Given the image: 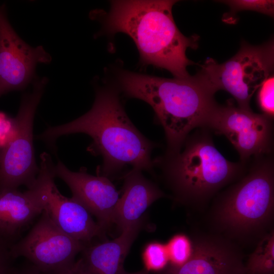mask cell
I'll list each match as a JSON object with an SVG mask.
<instances>
[{
    "label": "cell",
    "mask_w": 274,
    "mask_h": 274,
    "mask_svg": "<svg viewBox=\"0 0 274 274\" xmlns=\"http://www.w3.org/2000/svg\"><path fill=\"white\" fill-rule=\"evenodd\" d=\"M54 173L55 177L61 179L68 186L72 197L96 218L97 223L105 232L113 224L119 198V193L110 179L89 174L85 168L73 172L60 160L55 164Z\"/></svg>",
    "instance_id": "7c38bea8"
},
{
    "label": "cell",
    "mask_w": 274,
    "mask_h": 274,
    "mask_svg": "<svg viewBox=\"0 0 274 274\" xmlns=\"http://www.w3.org/2000/svg\"><path fill=\"white\" fill-rule=\"evenodd\" d=\"M272 119L252 110L235 106L229 102L217 104L205 128L225 135L238 153L241 161L251 157L269 155L272 146Z\"/></svg>",
    "instance_id": "9c48e42d"
},
{
    "label": "cell",
    "mask_w": 274,
    "mask_h": 274,
    "mask_svg": "<svg viewBox=\"0 0 274 274\" xmlns=\"http://www.w3.org/2000/svg\"><path fill=\"white\" fill-rule=\"evenodd\" d=\"M77 133L89 135L93 142L88 151L102 158L97 175L109 179L129 165L154 173L151 153L158 145L143 135L131 122L121 104L118 88H97L88 112L67 123L48 127L37 139L55 151L59 137Z\"/></svg>",
    "instance_id": "6da1fadb"
},
{
    "label": "cell",
    "mask_w": 274,
    "mask_h": 274,
    "mask_svg": "<svg viewBox=\"0 0 274 274\" xmlns=\"http://www.w3.org/2000/svg\"><path fill=\"white\" fill-rule=\"evenodd\" d=\"M141 227L142 222L122 230L113 240L87 244L81 258L88 274H119Z\"/></svg>",
    "instance_id": "2e32d148"
},
{
    "label": "cell",
    "mask_w": 274,
    "mask_h": 274,
    "mask_svg": "<svg viewBox=\"0 0 274 274\" xmlns=\"http://www.w3.org/2000/svg\"><path fill=\"white\" fill-rule=\"evenodd\" d=\"M62 274H88L82 259L80 258Z\"/></svg>",
    "instance_id": "7402d4cb"
},
{
    "label": "cell",
    "mask_w": 274,
    "mask_h": 274,
    "mask_svg": "<svg viewBox=\"0 0 274 274\" xmlns=\"http://www.w3.org/2000/svg\"><path fill=\"white\" fill-rule=\"evenodd\" d=\"M273 67L272 41L260 46L243 42L231 58L222 63L209 59L197 73L215 93L224 90L234 97L238 107L250 110L251 97L269 77Z\"/></svg>",
    "instance_id": "8992f818"
},
{
    "label": "cell",
    "mask_w": 274,
    "mask_h": 274,
    "mask_svg": "<svg viewBox=\"0 0 274 274\" xmlns=\"http://www.w3.org/2000/svg\"><path fill=\"white\" fill-rule=\"evenodd\" d=\"M16 274H42L34 265L26 261L21 267L17 268Z\"/></svg>",
    "instance_id": "603a6c76"
},
{
    "label": "cell",
    "mask_w": 274,
    "mask_h": 274,
    "mask_svg": "<svg viewBox=\"0 0 274 274\" xmlns=\"http://www.w3.org/2000/svg\"><path fill=\"white\" fill-rule=\"evenodd\" d=\"M142 257L144 269L149 273H159L169 264L166 244L158 242L148 244L143 250Z\"/></svg>",
    "instance_id": "ac0fdd59"
},
{
    "label": "cell",
    "mask_w": 274,
    "mask_h": 274,
    "mask_svg": "<svg viewBox=\"0 0 274 274\" xmlns=\"http://www.w3.org/2000/svg\"><path fill=\"white\" fill-rule=\"evenodd\" d=\"M52 60L43 47H32L25 42L10 23L4 6H0V97L22 90L32 82L38 63Z\"/></svg>",
    "instance_id": "8fae6325"
},
{
    "label": "cell",
    "mask_w": 274,
    "mask_h": 274,
    "mask_svg": "<svg viewBox=\"0 0 274 274\" xmlns=\"http://www.w3.org/2000/svg\"><path fill=\"white\" fill-rule=\"evenodd\" d=\"M117 78L125 95L143 100L153 109L165 132L166 154L179 152L192 130L204 128L217 105L215 93L198 73L168 79L121 71Z\"/></svg>",
    "instance_id": "3957f363"
},
{
    "label": "cell",
    "mask_w": 274,
    "mask_h": 274,
    "mask_svg": "<svg viewBox=\"0 0 274 274\" xmlns=\"http://www.w3.org/2000/svg\"><path fill=\"white\" fill-rule=\"evenodd\" d=\"M177 1H112L108 12L92 11V18L100 19L102 31L129 36L140 54V62L169 71L176 78H186L188 48L198 47L199 37H187L174 21L172 8Z\"/></svg>",
    "instance_id": "7a4b0ae2"
},
{
    "label": "cell",
    "mask_w": 274,
    "mask_h": 274,
    "mask_svg": "<svg viewBox=\"0 0 274 274\" xmlns=\"http://www.w3.org/2000/svg\"><path fill=\"white\" fill-rule=\"evenodd\" d=\"M189 260L178 267L167 266L157 274H245L238 249L229 239L216 235H199L193 239Z\"/></svg>",
    "instance_id": "4fadbf2b"
},
{
    "label": "cell",
    "mask_w": 274,
    "mask_h": 274,
    "mask_svg": "<svg viewBox=\"0 0 274 274\" xmlns=\"http://www.w3.org/2000/svg\"><path fill=\"white\" fill-rule=\"evenodd\" d=\"M123 176V194L119 198L113 219V223L121 231L142 222V216L148 208L165 196L140 170L131 168Z\"/></svg>",
    "instance_id": "9a60e30c"
},
{
    "label": "cell",
    "mask_w": 274,
    "mask_h": 274,
    "mask_svg": "<svg viewBox=\"0 0 274 274\" xmlns=\"http://www.w3.org/2000/svg\"><path fill=\"white\" fill-rule=\"evenodd\" d=\"M257 101L263 114L273 119L274 114V78L266 79L258 88Z\"/></svg>",
    "instance_id": "44dd1931"
},
{
    "label": "cell",
    "mask_w": 274,
    "mask_h": 274,
    "mask_svg": "<svg viewBox=\"0 0 274 274\" xmlns=\"http://www.w3.org/2000/svg\"><path fill=\"white\" fill-rule=\"evenodd\" d=\"M87 244L60 229L43 211L28 233L11 246L15 258H24L42 274H62Z\"/></svg>",
    "instance_id": "ba28073f"
},
{
    "label": "cell",
    "mask_w": 274,
    "mask_h": 274,
    "mask_svg": "<svg viewBox=\"0 0 274 274\" xmlns=\"http://www.w3.org/2000/svg\"><path fill=\"white\" fill-rule=\"evenodd\" d=\"M119 274H150V273L145 270L144 269L138 272H128L126 271L124 268H123Z\"/></svg>",
    "instance_id": "cb8c5ba5"
},
{
    "label": "cell",
    "mask_w": 274,
    "mask_h": 274,
    "mask_svg": "<svg viewBox=\"0 0 274 274\" xmlns=\"http://www.w3.org/2000/svg\"><path fill=\"white\" fill-rule=\"evenodd\" d=\"M166 246L169 258L168 265L174 267L181 266L186 262L193 250L192 239L183 233L173 236Z\"/></svg>",
    "instance_id": "d6986e66"
},
{
    "label": "cell",
    "mask_w": 274,
    "mask_h": 274,
    "mask_svg": "<svg viewBox=\"0 0 274 274\" xmlns=\"http://www.w3.org/2000/svg\"><path fill=\"white\" fill-rule=\"evenodd\" d=\"M46 77L36 78L32 89L23 95L17 115L13 118L14 131L0 147V192L35 184L39 172L33 146L35 114L48 82Z\"/></svg>",
    "instance_id": "52a82bcc"
},
{
    "label": "cell",
    "mask_w": 274,
    "mask_h": 274,
    "mask_svg": "<svg viewBox=\"0 0 274 274\" xmlns=\"http://www.w3.org/2000/svg\"><path fill=\"white\" fill-rule=\"evenodd\" d=\"M245 274H274V231L271 229L259 241L245 264Z\"/></svg>",
    "instance_id": "e0dca14e"
},
{
    "label": "cell",
    "mask_w": 274,
    "mask_h": 274,
    "mask_svg": "<svg viewBox=\"0 0 274 274\" xmlns=\"http://www.w3.org/2000/svg\"><path fill=\"white\" fill-rule=\"evenodd\" d=\"M185 140L179 152L154 160L175 198L202 206L220 189L241 178L246 163L227 160L215 147L208 129L200 128Z\"/></svg>",
    "instance_id": "277c9868"
},
{
    "label": "cell",
    "mask_w": 274,
    "mask_h": 274,
    "mask_svg": "<svg viewBox=\"0 0 274 274\" xmlns=\"http://www.w3.org/2000/svg\"><path fill=\"white\" fill-rule=\"evenodd\" d=\"M44 211L38 181L24 192H0V235L11 243Z\"/></svg>",
    "instance_id": "5bb4252c"
},
{
    "label": "cell",
    "mask_w": 274,
    "mask_h": 274,
    "mask_svg": "<svg viewBox=\"0 0 274 274\" xmlns=\"http://www.w3.org/2000/svg\"><path fill=\"white\" fill-rule=\"evenodd\" d=\"M228 5L230 12L223 16L224 22L231 23L232 15L238 12L249 10L270 16L274 14V1L265 0H228L219 1Z\"/></svg>",
    "instance_id": "ffe728a7"
},
{
    "label": "cell",
    "mask_w": 274,
    "mask_h": 274,
    "mask_svg": "<svg viewBox=\"0 0 274 274\" xmlns=\"http://www.w3.org/2000/svg\"><path fill=\"white\" fill-rule=\"evenodd\" d=\"M254 158L248 173L220 195L213 208L214 228L232 239H260L273 219V159L269 155Z\"/></svg>",
    "instance_id": "5b68a950"
},
{
    "label": "cell",
    "mask_w": 274,
    "mask_h": 274,
    "mask_svg": "<svg viewBox=\"0 0 274 274\" xmlns=\"http://www.w3.org/2000/svg\"><path fill=\"white\" fill-rule=\"evenodd\" d=\"M40 159L37 180L41 199L44 211L53 222L65 233L86 244L96 237L103 236L105 232L87 209L58 190L54 182L55 164L50 155L43 152Z\"/></svg>",
    "instance_id": "30bf717a"
}]
</instances>
